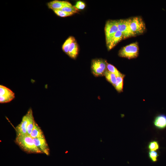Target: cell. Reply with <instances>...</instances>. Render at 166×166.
<instances>
[{
  "instance_id": "obj_1",
  "label": "cell",
  "mask_w": 166,
  "mask_h": 166,
  "mask_svg": "<svg viewBox=\"0 0 166 166\" xmlns=\"http://www.w3.org/2000/svg\"><path fill=\"white\" fill-rule=\"evenodd\" d=\"M16 143L25 151L30 153H42L37 147L33 138L27 134L17 136L15 140Z\"/></svg>"
},
{
  "instance_id": "obj_2",
  "label": "cell",
  "mask_w": 166,
  "mask_h": 166,
  "mask_svg": "<svg viewBox=\"0 0 166 166\" xmlns=\"http://www.w3.org/2000/svg\"><path fill=\"white\" fill-rule=\"evenodd\" d=\"M107 64L106 61L102 59L93 60L91 62V69L93 75L96 77L104 76L107 70Z\"/></svg>"
},
{
  "instance_id": "obj_3",
  "label": "cell",
  "mask_w": 166,
  "mask_h": 166,
  "mask_svg": "<svg viewBox=\"0 0 166 166\" xmlns=\"http://www.w3.org/2000/svg\"><path fill=\"white\" fill-rule=\"evenodd\" d=\"M129 26L133 36L143 33L146 29L145 23L139 16L129 18Z\"/></svg>"
},
{
  "instance_id": "obj_4",
  "label": "cell",
  "mask_w": 166,
  "mask_h": 166,
  "mask_svg": "<svg viewBox=\"0 0 166 166\" xmlns=\"http://www.w3.org/2000/svg\"><path fill=\"white\" fill-rule=\"evenodd\" d=\"M139 47L137 42L132 43L122 48L119 51V56L129 59L135 58L138 56Z\"/></svg>"
},
{
  "instance_id": "obj_5",
  "label": "cell",
  "mask_w": 166,
  "mask_h": 166,
  "mask_svg": "<svg viewBox=\"0 0 166 166\" xmlns=\"http://www.w3.org/2000/svg\"><path fill=\"white\" fill-rule=\"evenodd\" d=\"M118 30L117 20H109L107 21L105 28L106 44Z\"/></svg>"
},
{
  "instance_id": "obj_6",
  "label": "cell",
  "mask_w": 166,
  "mask_h": 166,
  "mask_svg": "<svg viewBox=\"0 0 166 166\" xmlns=\"http://www.w3.org/2000/svg\"><path fill=\"white\" fill-rule=\"evenodd\" d=\"M15 97L14 93L7 87L0 85V103H4L12 101Z\"/></svg>"
},
{
  "instance_id": "obj_7",
  "label": "cell",
  "mask_w": 166,
  "mask_h": 166,
  "mask_svg": "<svg viewBox=\"0 0 166 166\" xmlns=\"http://www.w3.org/2000/svg\"><path fill=\"white\" fill-rule=\"evenodd\" d=\"M118 30L122 34L124 39L133 36L129 27V18L117 20Z\"/></svg>"
},
{
  "instance_id": "obj_8",
  "label": "cell",
  "mask_w": 166,
  "mask_h": 166,
  "mask_svg": "<svg viewBox=\"0 0 166 166\" xmlns=\"http://www.w3.org/2000/svg\"><path fill=\"white\" fill-rule=\"evenodd\" d=\"M33 140L35 145L42 153L47 156L49 155V149L45 136L33 138Z\"/></svg>"
},
{
  "instance_id": "obj_9",
  "label": "cell",
  "mask_w": 166,
  "mask_h": 166,
  "mask_svg": "<svg viewBox=\"0 0 166 166\" xmlns=\"http://www.w3.org/2000/svg\"><path fill=\"white\" fill-rule=\"evenodd\" d=\"M28 116L27 113L22 117L21 123L16 127V135H24L27 134Z\"/></svg>"
},
{
  "instance_id": "obj_10",
  "label": "cell",
  "mask_w": 166,
  "mask_h": 166,
  "mask_svg": "<svg viewBox=\"0 0 166 166\" xmlns=\"http://www.w3.org/2000/svg\"><path fill=\"white\" fill-rule=\"evenodd\" d=\"M49 9L53 10H60L67 6H72L71 3L66 1L55 0L50 1L47 4Z\"/></svg>"
},
{
  "instance_id": "obj_11",
  "label": "cell",
  "mask_w": 166,
  "mask_h": 166,
  "mask_svg": "<svg viewBox=\"0 0 166 166\" xmlns=\"http://www.w3.org/2000/svg\"><path fill=\"white\" fill-rule=\"evenodd\" d=\"M123 39L124 37L122 33L118 30L106 44L108 50L111 49Z\"/></svg>"
},
{
  "instance_id": "obj_12",
  "label": "cell",
  "mask_w": 166,
  "mask_h": 166,
  "mask_svg": "<svg viewBox=\"0 0 166 166\" xmlns=\"http://www.w3.org/2000/svg\"><path fill=\"white\" fill-rule=\"evenodd\" d=\"M28 118L27 127V134L30 136L33 128L35 121L34 120L33 112L30 108L27 112Z\"/></svg>"
},
{
  "instance_id": "obj_13",
  "label": "cell",
  "mask_w": 166,
  "mask_h": 166,
  "mask_svg": "<svg viewBox=\"0 0 166 166\" xmlns=\"http://www.w3.org/2000/svg\"><path fill=\"white\" fill-rule=\"evenodd\" d=\"M154 124L157 128L163 129L166 127V116L160 115L157 116L155 118Z\"/></svg>"
},
{
  "instance_id": "obj_14",
  "label": "cell",
  "mask_w": 166,
  "mask_h": 166,
  "mask_svg": "<svg viewBox=\"0 0 166 166\" xmlns=\"http://www.w3.org/2000/svg\"><path fill=\"white\" fill-rule=\"evenodd\" d=\"M78 53V45L75 40L71 44L67 55L71 58L75 59L77 56Z\"/></svg>"
},
{
  "instance_id": "obj_15",
  "label": "cell",
  "mask_w": 166,
  "mask_h": 166,
  "mask_svg": "<svg viewBox=\"0 0 166 166\" xmlns=\"http://www.w3.org/2000/svg\"><path fill=\"white\" fill-rule=\"evenodd\" d=\"M30 136L33 138L42 137L45 136L41 128L35 121Z\"/></svg>"
},
{
  "instance_id": "obj_16",
  "label": "cell",
  "mask_w": 166,
  "mask_h": 166,
  "mask_svg": "<svg viewBox=\"0 0 166 166\" xmlns=\"http://www.w3.org/2000/svg\"><path fill=\"white\" fill-rule=\"evenodd\" d=\"M124 76L125 75L122 74L117 77V81L114 87L118 93L123 91V79Z\"/></svg>"
},
{
  "instance_id": "obj_17",
  "label": "cell",
  "mask_w": 166,
  "mask_h": 166,
  "mask_svg": "<svg viewBox=\"0 0 166 166\" xmlns=\"http://www.w3.org/2000/svg\"><path fill=\"white\" fill-rule=\"evenodd\" d=\"M104 76L105 77L107 80L114 87L117 81V76L115 74L110 72L107 70L105 72Z\"/></svg>"
},
{
  "instance_id": "obj_18",
  "label": "cell",
  "mask_w": 166,
  "mask_h": 166,
  "mask_svg": "<svg viewBox=\"0 0 166 166\" xmlns=\"http://www.w3.org/2000/svg\"><path fill=\"white\" fill-rule=\"evenodd\" d=\"M75 40V39L73 37L69 36L65 41L62 45V50L67 54L71 44Z\"/></svg>"
},
{
  "instance_id": "obj_19",
  "label": "cell",
  "mask_w": 166,
  "mask_h": 166,
  "mask_svg": "<svg viewBox=\"0 0 166 166\" xmlns=\"http://www.w3.org/2000/svg\"><path fill=\"white\" fill-rule=\"evenodd\" d=\"M107 68L108 71L115 74L117 77L120 76L122 74L114 66L111 64L108 63Z\"/></svg>"
},
{
  "instance_id": "obj_20",
  "label": "cell",
  "mask_w": 166,
  "mask_h": 166,
  "mask_svg": "<svg viewBox=\"0 0 166 166\" xmlns=\"http://www.w3.org/2000/svg\"><path fill=\"white\" fill-rule=\"evenodd\" d=\"M60 10L66 12L73 14L77 13L79 11L78 9L72 6H65Z\"/></svg>"
},
{
  "instance_id": "obj_21",
  "label": "cell",
  "mask_w": 166,
  "mask_h": 166,
  "mask_svg": "<svg viewBox=\"0 0 166 166\" xmlns=\"http://www.w3.org/2000/svg\"><path fill=\"white\" fill-rule=\"evenodd\" d=\"M53 10L56 14L62 17L70 16L74 14L73 13L66 12L61 10Z\"/></svg>"
},
{
  "instance_id": "obj_22",
  "label": "cell",
  "mask_w": 166,
  "mask_h": 166,
  "mask_svg": "<svg viewBox=\"0 0 166 166\" xmlns=\"http://www.w3.org/2000/svg\"><path fill=\"white\" fill-rule=\"evenodd\" d=\"M148 148L150 151H156L159 148V145L157 141H153L151 142L148 145Z\"/></svg>"
},
{
  "instance_id": "obj_23",
  "label": "cell",
  "mask_w": 166,
  "mask_h": 166,
  "mask_svg": "<svg viewBox=\"0 0 166 166\" xmlns=\"http://www.w3.org/2000/svg\"><path fill=\"white\" fill-rule=\"evenodd\" d=\"M148 156L150 160L153 162H156L157 160L158 154L155 151H150L148 153Z\"/></svg>"
},
{
  "instance_id": "obj_24",
  "label": "cell",
  "mask_w": 166,
  "mask_h": 166,
  "mask_svg": "<svg viewBox=\"0 0 166 166\" xmlns=\"http://www.w3.org/2000/svg\"><path fill=\"white\" fill-rule=\"evenodd\" d=\"M74 6L77 9L82 10L85 8V4L82 1H77Z\"/></svg>"
}]
</instances>
